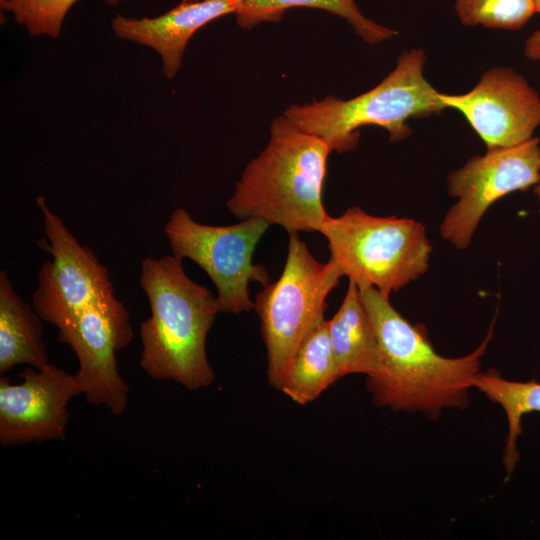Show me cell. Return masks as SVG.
I'll return each instance as SVG.
<instances>
[{"label": "cell", "mask_w": 540, "mask_h": 540, "mask_svg": "<svg viewBox=\"0 0 540 540\" xmlns=\"http://www.w3.org/2000/svg\"><path fill=\"white\" fill-rule=\"evenodd\" d=\"M379 348V367L367 376V389L378 407L421 412L436 418L446 408L464 409L493 336L471 353L449 358L437 353L423 327L411 324L376 288H359Z\"/></svg>", "instance_id": "6da1fadb"}, {"label": "cell", "mask_w": 540, "mask_h": 540, "mask_svg": "<svg viewBox=\"0 0 540 540\" xmlns=\"http://www.w3.org/2000/svg\"><path fill=\"white\" fill-rule=\"evenodd\" d=\"M139 282L151 309L140 325L142 369L189 390L210 386L215 373L206 339L219 312L216 296L194 282L173 254L143 259Z\"/></svg>", "instance_id": "7a4b0ae2"}, {"label": "cell", "mask_w": 540, "mask_h": 540, "mask_svg": "<svg viewBox=\"0 0 540 540\" xmlns=\"http://www.w3.org/2000/svg\"><path fill=\"white\" fill-rule=\"evenodd\" d=\"M321 138L284 115L269 128V140L244 168L226 202L237 219L259 218L288 233L320 232L328 214L322 191L331 153Z\"/></svg>", "instance_id": "3957f363"}, {"label": "cell", "mask_w": 540, "mask_h": 540, "mask_svg": "<svg viewBox=\"0 0 540 540\" xmlns=\"http://www.w3.org/2000/svg\"><path fill=\"white\" fill-rule=\"evenodd\" d=\"M426 53L421 48L404 50L394 69L375 87L350 99L326 96L304 104H292L283 114L298 129L313 134L344 153L357 147L359 129L378 126L391 142L407 138L408 121L438 115L447 106L424 76Z\"/></svg>", "instance_id": "277c9868"}, {"label": "cell", "mask_w": 540, "mask_h": 540, "mask_svg": "<svg viewBox=\"0 0 540 540\" xmlns=\"http://www.w3.org/2000/svg\"><path fill=\"white\" fill-rule=\"evenodd\" d=\"M320 233L342 276L388 298L429 266L432 246L414 219L375 216L352 206L338 217L328 215Z\"/></svg>", "instance_id": "5b68a950"}, {"label": "cell", "mask_w": 540, "mask_h": 540, "mask_svg": "<svg viewBox=\"0 0 540 540\" xmlns=\"http://www.w3.org/2000/svg\"><path fill=\"white\" fill-rule=\"evenodd\" d=\"M341 276L331 259L319 262L297 232L289 233L287 257L279 279L264 286L254 302L267 352L270 386L280 389L299 344L324 318L327 296Z\"/></svg>", "instance_id": "8992f818"}, {"label": "cell", "mask_w": 540, "mask_h": 540, "mask_svg": "<svg viewBox=\"0 0 540 540\" xmlns=\"http://www.w3.org/2000/svg\"><path fill=\"white\" fill-rule=\"evenodd\" d=\"M269 226L259 218L227 226L205 225L177 208L164 233L173 255L192 260L207 273L217 290L219 312L239 314L254 309L249 283L263 287L270 283L267 269L253 262L255 248Z\"/></svg>", "instance_id": "52a82bcc"}, {"label": "cell", "mask_w": 540, "mask_h": 540, "mask_svg": "<svg viewBox=\"0 0 540 540\" xmlns=\"http://www.w3.org/2000/svg\"><path fill=\"white\" fill-rule=\"evenodd\" d=\"M540 182V141L487 149L449 173L448 193L457 199L440 225L442 237L459 249L467 248L488 208L499 198Z\"/></svg>", "instance_id": "ba28073f"}, {"label": "cell", "mask_w": 540, "mask_h": 540, "mask_svg": "<svg viewBox=\"0 0 540 540\" xmlns=\"http://www.w3.org/2000/svg\"><path fill=\"white\" fill-rule=\"evenodd\" d=\"M51 259L38 271L32 306L45 322L64 328L90 304L114 294L108 270L93 251L82 244L53 212L43 197L36 199Z\"/></svg>", "instance_id": "9c48e42d"}, {"label": "cell", "mask_w": 540, "mask_h": 540, "mask_svg": "<svg viewBox=\"0 0 540 540\" xmlns=\"http://www.w3.org/2000/svg\"><path fill=\"white\" fill-rule=\"evenodd\" d=\"M133 336L130 315L114 294L90 304L58 330V340L78 358L75 376L87 402L104 405L114 415L125 411L129 394L118 370L116 352L128 346Z\"/></svg>", "instance_id": "30bf717a"}, {"label": "cell", "mask_w": 540, "mask_h": 540, "mask_svg": "<svg viewBox=\"0 0 540 540\" xmlns=\"http://www.w3.org/2000/svg\"><path fill=\"white\" fill-rule=\"evenodd\" d=\"M23 381L0 378V443L4 447L63 440L69 421L67 406L82 394L74 375L51 363L26 368Z\"/></svg>", "instance_id": "8fae6325"}, {"label": "cell", "mask_w": 540, "mask_h": 540, "mask_svg": "<svg viewBox=\"0 0 540 540\" xmlns=\"http://www.w3.org/2000/svg\"><path fill=\"white\" fill-rule=\"evenodd\" d=\"M440 98L463 114L487 149L520 144L540 125V97L512 68L492 67L467 93Z\"/></svg>", "instance_id": "7c38bea8"}, {"label": "cell", "mask_w": 540, "mask_h": 540, "mask_svg": "<svg viewBox=\"0 0 540 540\" xmlns=\"http://www.w3.org/2000/svg\"><path fill=\"white\" fill-rule=\"evenodd\" d=\"M240 3L241 0L180 2L154 18L118 14L112 21V29L117 37L158 52L164 75L173 78L182 66L185 48L194 33L211 21L235 14Z\"/></svg>", "instance_id": "4fadbf2b"}, {"label": "cell", "mask_w": 540, "mask_h": 540, "mask_svg": "<svg viewBox=\"0 0 540 540\" xmlns=\"http://www.w3.org/2000/svg\"><path fill=\"white\" fill-rule=\"evenodd\" d=\"M328 326L338 380L349 374L370 376L377 371V337L353 281L349 280L345 297Z\"/></svg>", "instance_id": "5bb4252c"}, {"label": "cell", "mask_w": 540, "mask_h": 540, "mask_svg": "<svg viewBox=\"0 0 540 540\" xmlns=\"http://www.w3.org/2000/svg\"><path fill=\"white\" fill-rule=\"evenodd\" d=\"M42 318L16 292L7 272L0 271V372L18 364L41 369L50 364L42 340Z\"/></svg>", "instance_id": "9a60e30c"}, {"label": "cell", "mask_w": 540, "mask_h": 540, "mask_svg": "<svg viewBox=\"0 0 540 540\" xmlns=\"http://www.w3.org/2000/svg\"><path fill=\"white\" fill-rule=\"evenodd\" d=\"M328 320H320L299 344L280 391L299 405L317 399L337 381Z\"/></svg>", "instance_id": "2e32d148"}, {"label": "cell", "mask_w": 540, "mask_h": 540, "mask_svg": "<svg viewBox=\"0 0 540 540\" xmlns=\"http://www.w3.org/2000/svg\"><path fill=\"white\" fill-rule=\"evenodd\" d=\"M295 7L322 9L343 18L355 34L370 45L397 35L395 30L364 16L355 0H241L235 13L236 22L250 30L264 22H279L287 10Z\"/></svg>", "instance_id": "e0dca14e"}, {"label": "cell", "mask_w": 540, "mask_h": 540, "mask_svg": "<svg viewBox=\"0 0 540 540\" xmlns=\"http://www.w3.org/2000/svg\"><path fill=\"white\" fill-rule=\"evenodd\" d=\"M473 388L500 405L505 412L508 431L502 461L506 479H509L520 461L518 440L522 434V419L525 414L540 412V382L509 380L490 369L476 375Z\"/></svg>", "instance_id": "ac0fdd59"}, {"label": "cell", "mask_w": 540, "mask_h": 540, "mask_svg": "<svg viewBox=\"0 0 540 540\" xmlns=\"http://www.w3.org/2000/svg\"><path fill=\"white\" fill-rule=\"evenodd\" d=\"M457 18L465 26L521 29L536 13L533 0H455Z\"/></svg>", "instance_id": "d6986e66"}, {"label": "cell", "mask_w": 540, "mask_h": 540, "mask_svg": "<svg viewBox=\"0 0 540 540\" xmlns=\"http://www.w3.org/2000/svg\"><path fill=\"white\" fill-rule=\"evenodd\" d=\"M78 0H0L3 11L11 12L14 20L24 25L32 37L57 38L65 16ZM108 5H117L128 0H104Z\"/></svg>", "instance_id": "ffe728a7"}, {"label": "cell", "mask_w": 540, "mask_h": 540, "mask_svg": "<svg viewBox=\"0 0 540 540\" xmlns=\"http://www.w3.org/2000/svg\"><path fill=\"white\" fill-rule=\"evenodd\" d=\"M525 56L533 61H540V29L535 30L524 45Z\"/></svg>", "instance_id": "44dd1931"}, {"label": "cell", "mask_w": 540, "mask_h": 540, "mask_svg": "<svg viewBox=\"0 0 540 540\" xmlns=\"http://www.w3.org/2000/svg\"><path fill=\"white\" fill-rule=\"evenodd\" d=\"M534 193L540 203V182L534 186Z\"/></svg>", "instance_id": "7402d4cb"}, {"label": "cell", "mask_w": 540, "mask_h": 540, "mask_svg": "<svg viewBox=\"0 0 540 540\" xmlns=\"http://www.w3.org/2000/svg\"><path fill=\"white\" fill-rule=\"evenodd\" d=\"M535 6V12L540 14V0H533Z\"/></svg>", "instance_id": "603a6c76"}, {"label": "cell", "mask_w": 540, "mask_h": 540, "mask_svg": "<svg viewBox=\"0 0 540 540\" xmlns=\"http://www.w3.org/2000/svg\"><path fill=\"white\" fill-rule=\"evenodd\" d=\"M195 1H199V0H181V2H195Z\"/></svg>", "instance_id": "cb8c5ba5"}]
</instances>
